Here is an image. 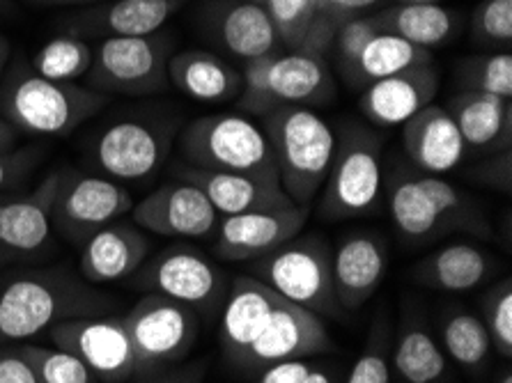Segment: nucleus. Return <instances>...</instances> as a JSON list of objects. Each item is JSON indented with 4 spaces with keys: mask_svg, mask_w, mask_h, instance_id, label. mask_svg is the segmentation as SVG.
<instances>
[{
    "mask_svg": "<svg viewBox=\"0 0 512 383\" xmlns=\"http://www.w3.org/2000/svg\"><path fill=\"white\" fill-rule=\"evenodd\" d=\"M219 338L230 363L246 372L333 349L320 315L283 299L248 273L228 287Z\"/></svg>",
    "mask_w": 512,
    "mask_h": 383,
    "instance_id": "f257e3e1",
    "label": "nucleus"
},
{
    "mask_svg": "<svg viewBox=\"0 0 512 383\" xmlns=\"http://www.w3.org/2000/svg\"><path fill=\"white\" fill-rule=\"evenodd\" d=\"M115 299L69 269H28L0 287V345L30 340L67 319L106 315Z\"/></svg>",
    "mask_w": 512,
    "mask_h": 383,
    "instance_id": "f03ea898",
    "label": "nucleus"
},
{
    "mask_svg": "<svg viewBox=\"0 0 512 383\" xmlns=\"http://www.w3.org/2000/svg\"><path fill=\"white\" fill-rule=\"evenodd\" d=\"M108 97L85 85L51 81L26 58L7 65L0 81V115L21 134L62 138L95 117Z\"/></svg>",
    "mask_w": 512,
    "mask_h": 383,
    "instance_id": "7ed1b4c3",
    "label": "nucleus"
},
{
    "mask_svg": "<svg viewBox=\"0 0 512 383\" xmlns=\"http://www.w3.org/2000/svg\"><path fill=\"white\" fill-rule=\"evenodd\" d=\"M265 120L278 182L294 205L310 207L320 195L336 154V129L313 108H276Z\"/></svg>",
    "mask_w": 512,
    "mask_h": 383,
    "instance_id": "20e7f679",
    "label": "nucleus"
},
{
    "mask_svg": "<svg viewBox=\"0 0 512 383\" xmlns=\"http://www.w3.org/2000/svg\"><path fill=\"white\" fill-rule=\"evenodd\" d=\"M239 108L265 117L285 106H324L336 97V83L324 56L304 51H281L246 62L242 69Z\"/></svg>",
    "mask_w": 512,
    "mask_h": 383,
    "instance_id": "39448f33",
    "label": "nucleus"
},
{
    "mask_svg": "<svg viewBox=\"0 0 512 383\" xmlns=\"http://www.w3.org/2000/svg\"><path fill=\"white\" fill-rule=\"evenodd\" d=\"M182 163L258 177H278L265 129L242 113L203 115L177 138Z\"/></svg>",
    "mask_w": 512,
    "mask_h": 383,
    "instance_id": "423d86ee",
    "label": "nucleus"
},
{
    "mask_svg": "<svg viewBox=\"0 0 512 383\" xmlns=\"http://www.w3.org/2000/svg\"><path fill=\"white\" fill-rule=\"evenodd\" d=\"M329 175L324 179L317 211L324 221H347L377 209L384 191L382 138L363 124H343L336 134Z\"/></svg>",
    "mask_w": 512,
    "mask_h": 383,
    "instance_id": "0eeeda50",
    "label": "nucleus"
},
{
    "mask_svg": "<svg viewBox=\"0 0 512 383\" xmlns=\"http://www.w3.org/2000/svg\"><path fill=\"white\" fill-rule=\"evenodd\" d=\"M248 276L258 278L278 296L320 317H340L331 278V248L322 237L306 234L285 241L251 262Z\"/></svg>",
    "mask_w": 512,
    "mask_h": 383,
    "instance_id": "6e6552de",
    "label": "nucleus"
},
{
    "mask_svg": "<svg viewBox=\"0 0 512 383\" xmlns=\"http://www.w3.org/2000/svg\"><path fill=\"white\" fill-rule=\"evenodd\" d=\"M175 136L173 117H118L88 140V161L104 177L120 184L145 182L164 168Z\"/></svg>",
    "mask_w": 512,
    "mask_h": 383,
    "instance_id": "1a4fd4ad",
    "label": "nucleus"
},
{
    "mask_svg": "<svg viewBox=\"0 0 512 383\" xmlns=\"http://www.w3.org/2000/svg\"><path fill=\"white\" fill-rule=\"evenodd\" d=\"M173 39L166 33L111 37L95 46V60L85 74V88L102 95L145 97L168 88Z\"/></svg>",
    "mask_w": 512,
    "mask_h": 383,
    "instance_id": "9d476101",
    "label": "nucleus"
},
{
    "mask_svg": "<svg viewBox=\"0 0 512 383\" xmlns=\"http://www.w3.org/2000/svg\"><path fill=\"white\" fill-rule=\"evenodd\" d=\"M136 351V374H150L189 354L198 338V312L164 294L147 292L122 317Z\"/></svg>",
    "mask_w": 512,
    "mask_h": 383,
    "instance_id": "9b49d317",
    "label": "nucleus"
},
{
    "mask_svg": "<svg viewBox=\"0 0 512 383\" xmlns=\"http://www.w3.org/2000/svg\"><path fill=\"white\" fill-rule=\"evenodd\" d=\"M134 205V195L115 179L62 168L53 198V230L69 244H83L104 225L120 221Z\"/></svg>",
    "mask_w": 512,
    "mask_h": 383,
    "instance_id": "f8f14e48",
    "label": "nucleus"
},
{
    "mask_svg": "<svg viewBox=\"0 0 512 383\" xmlns=\"http://www.w3.org/2000/svg\"><path fill=\"white\" fill-rule=\"evenodd\" d=\"M131 285L145 292L164 294L193 310L214 312L226 301L228 285L223 271L200 250L175 244L147 257L145 264L129 278Z\"/></svg>",
    "mask_w": 512,
    "mask_h": 383,
    "instance_id": "ddd939ff",
    "label": "nucleus"
},
{
    "mask_svg": "<svg viewBox=\"0 0 512 383\" xmlns=\"http://www.w3.org/2000/svg\"><path fill=\"white\" fill-rule=\"evenodd\" d=\"M49 338L79 358L97 381L122 383L136 374V351L122 317L67 319L49 328Z\"/></svg>",
    "mask_w": 512,
    "mask_h": 383,
    "instance_id": "4468645a",
    "label": "nucleus"
},
{
    "mask_svg": "<svg viewBox=\"0 0 512 383\" xmlns=\"http://www.w3.org/2000/svg\"><path fill=\"white\" fill-rule=\"evenodd\" d=\"M131 221L141 230L161 237L205 239L216 232L221 216L198 186L173 179L134 205Z\"/></svg>",
    "mask_w": 512,
    "mask_h": 383,
    "instance_id": "2eb2a0df",
    "label": "nucleus"
},
{
    "mask_svg": "<svg viewBox=\"0 0 512 383\" xmlns=\"http://www.w3.org/2000/svg\"><path fill=\"white\" fill-rule=\"evenodd\" d=\"M58 177L60 170H53L28 195L0 198V262L35 260L49 253Z\"/></svg>",
    "mask_w": 512,
    "mask_h": 383,
    "instance_id": "dca6fc26",
    "label": "nucleus"
},
{
    "mask_svg": "<svg viewBox=\"0 0 512 383\" xmlns=\"http://www.w3.org/2000/svg\"><path fill=\"white\" fill-rule=\"evenodd\" d=\"M310 207H285L226 216L216 225L214 250L226 262H253L301 234Z\"/></svg>",
    "mask_w": 512,
    "mask_h": 383,
    "instance_id": "f3484780",
    "label": "nucleus"
},
{
    "mask_svg": "<svg viewBox=\"0 0 512 383\" xmlns=\"http://www.w3.org/2000/svg\"><path fill=\"white\" fill-rule=\"evenodd\" d=\"M389 269V248L377 232H349L331 250V278L338 306L352 312L366 306Z\"/></svg>",
    "mask_w": 512,
    "mask_h": 383,
    "instance_id": "a211bd4d",
    "label": "nucleus"
},
{
    "mask_svg": "<svg viewBox=\"0 0 512 383\" xmlns=\"http://www.w3.org/2000/svg\"><path fill=\"white\" fill-rule=\"evenodd\" d=\"M173 177L198 186L207 195L221 218L248 214V211L285 209L294 202L287 198L278 177H258L226 170L196 168L189 163H175Z\"/></svg>",
    "mask_w": 512,
    "mask_h": 383,
    "instance_id": "6ab92c4d",
    "label": "nucleus"
},
{
    "mask_svg": "<svg viewBox=\"0 0 512 383\" xmlns=\"http://www.w3.org/2000/svg\"><path fill=\"white\" fill-rule=\"evenodd\" d=\"M186 0H113L95 3L88 10L69 14L62 21L65 33L83 39L143 37L159 33L182 10Z\"/></svg>",
    "mask_w": 512,
    "mask_h": 383,
    "instance_id": "aec40b11",
    "label": "nucleus"
},
{
    "mask_svg": "<svg viewBox=\"0 0 512 383\" xmlns=\"http://www.w3.org/2000/svg\"><path fill=\"white\" fill-rule=\"evenodd\" d=\"M150 250V237L134 221H113L83 241L79 271L90 285L120 283L143 267Z\"/></svg>",
    "mask_w": 512,
    "mask_h": 383,
    "instance_id": "412c9836",
    "label": "nucleus"
},
{
    "mask_svg": "<svg viewBox=\"0 0 512 383\" xmlns=\"http://www.w3.org/2000/svg\"><path fill=\"white\" fill-rule=\"evenodd\" d=\"M402 145L418 173L425 175L451 173L469 154L451 113L437 104L425 106L402 124Z\"/></svg>",
    "mask_w": 512,
    "mask_h": 383,
    "instance_id": "4be33fe9",
    "label": "nucleus"
},
{
    "mask_svg": "<svg viewBox=\"0 0 512 383\" xmlns=\"http://www.w3.org/2000/svg\"><path fill=\"white\" fill-rule=\"evenodd\" d=\"M439 90V76L432 65L414 67L363 88L359 108L377 127H400L430 106Z\"/></svg>",
    "mask_w": 512,
    "mask_h": 383,
    "instance_id": "5701e85b",
    "label": "nucleus"
},
{
    "mask_svg": "<svg viewBox=\"0 0 512 383\" xmlns=\"http://www.w3.org/2000/svg\"><path fill=\"white\" fill-rule=\"evenodd\" d=\"M448 113L460 129L469 150H512V99L462 90L448 101Z\"/></svg>",
    "mask_w": 512,
    "mask_h": 383,
    "instance_id": "b1692460",
    "label": "nucleus"
},
{
    "mask_svg": "<svg viewBox=\"0 0 512 383\" xmlns=\"http://www.w3.org/2000/svg\"><path fill=\"white\" fill-rule=\"evenodd\" d=\"M212 30L223 49L244 62L283 51L281 39L267 10L253 0H232L214 12Z\"/></svg>",
    "mask_w": 512,
    "mask_h": 383,
    "instance_id": "393cba45",
    "label": "nucleus"
},
{
    "mask_svg": "<svg viewBox=\"0 0 512 383\" xmlns=\"http://www.w3.org/2000/svg\"><path fill=\"white\" fill-rule=\"evenodd\" d=\"M168 83L200 104H223L242 92V74L212 51L189 49L168 62Z\"/></svg>",
    "mask_w": 512,
    "mask_h": 383,
    "instance_id": "a878e982",
    "label": "nucleus"
},
{
    "mask_svg": "<svg viewBox=\"0 0 512 383\" xmlns=\"http://www.w3.org/2000/svg\"><path fill=\"white\" fill-rule=\"evenodd\" d=\"M494 269V260L487 250L460 241V244H448L434 250L423 262H418L414 278L437 292L462 294L483 285Z\"/></svg>",
    "mask_w": 512,
    "mask_h": 383,
    "instance_id": "bb28decb",
    "label": "nucleus"
},
{
    "mask_svg": "<svg viewBox=\"0 0 512 383\" xmlns=\"http://www.w3.org/2000/svg\"><path fill=\"white\" fill-rule=\"evenodd\" d=\"M389 214L400 239L411 246L432 244L446 234L444 218L428 193H425L418 173H395L389 182Z\"/></svg>",
    "mask_w": 512,
    "mask_h": 383,
    "instance_id": "cd10ccee",
    "label": "nucleus"
},
{
    "mask_svg": "<svg viewBox=\"0 0 512 383\" xmlns=\"http://www.w3.org/2000/svg\"><path fill=\"white\" fill-rule=\"evenodd\" d=\"M391 367L405 383H441L448 358L423 319L407 315L391 345Z\"/></svg>",
    "mask_w": 512,
    "mask_h": 383,
    "instance_id": "c85d7f7f",
    "label": "nucleus"
},
{
    "mask_svg": "<svg viewBox=\"0 0 512 383\" xmlns=\"http://www.w3.org/2000/svg\"><path fill=\"white\" fill-rule=\"evenodd\" d=\"M432 65L430 51L418 49L407 39L391 33H379L363 44L356 58L349 65L340 67L349 85L366 88V85L382 81V78L395 76L414 67Z\"/></svg>",
    "mask_w": 512,
    "mask_h": 383,
    "instance_id": "c756f323",
    "label": "nucleus"
},
{
    "mask_svg": "<svg viewBox=\"0 0 512 383\" xmlns=\"http://www.w3.org/2000/svg\"><path fill=\"white\" fill-rule=\"evenodd\" d=\"M375 19L382 33L398 35L407 39L418 49H437L451 42L460 30V14L453 7L430 3V5H393L375 12Z\"/></svg>",
    "mask_w": 512,
    "mask_h": 383,
    "instance_id": "7c9ffc66",
    "label": "nucleus"
},
{
    "mask_svg": "<svg viewBox=\"0 0 512 383\" xmlns=\"http://www.w3.org/2000/svg\"><path fill=\"white\" fill-rule=\"evenodd\" d=\"M439 342L446 358L462 370L483 372L492 358V340L483 319L473 312L453 308L439 319Z\"/></svg>",
    "mask_w": 512,
    "mask_h": 383,
    "instance_id": "2f4dec72",
    "label": "nucleus"
},
{
    "mask_svg": "<svg viewBox=\"0 0 512 383\" xmlns=\"http://www.w3.org/2000/svg\"><path fill=\"white\" fill-rule=\"evenodd\" d=\"M92 60H95V46L88 39L60 33L40 46V51L30 60V67L51 81L76 83L90 72Z\"/></svg>",
    "mask_w": 512,
    "mask_h": 383,
    "instance_id": "473e14b6",
    "label": "nucleus"
},
{
    "mask_svg": "<svg viewBox=\"0 0 512 383\" xmlns=\"http://www.w3.org/2000/svg\"><path fill=\"white\" fill-rule=\"evenodd\" d=\"M462 90L512 99V53L496 51L460 62Z\"/></svg>",
    "mask_w": 512,
    "mask_h": 383,
    "instance_id": "72a5a7b5",
    "label": "nucleus"
},
{
    "mask_svg": "<svg viewBox=\"0 0 512 383\" xmlns=\"http://www.w3.org/2000/svg\"><path fill=\"white\" fill-rule=\"evenodd\" d=\"M21 354L33 365L37 383H97V377L79 358L60 347L19 345Z\"/></svg>",
    "mask_w": 512,
    "mask_h": 383,
    "instance_id": "f704fd0d",
    "label": "nucleus"
},
{
    "mask_svg": "<svg viewBox=\"0 0 512 383\" xmlns=\"http://www.w3.org/2000/svg\"><path fill=\"white\" fill-rule=\"evenodd\" d=\"M271 23H274L283 49L299 51L308 30L315 26L320 10L317 0H262Z\"/></svg>",
    "mask_w": 512,
    "mask_h": 383,
    "instance_id": "c9c22d12",
    "label": "nucleus"
},
{
    "mask_svg": "<svg viewBox=\"0 0 512 383\" xmlns=\"http://www.w3.org/2000/svg\"><path fill=\"white\" fill-rule=\"evenodd\" d=\"M347 383H393L391 335L382 315L375 319V326L368 333L366 347L356 358Z\"/></svg>",
    "mask_w": 512,
    "mask_h": 383,
    "instance_id": "e433bc0d",
    "label": "nucleus"
},
{
    "mask_svg": "<svg viewBox=\"0 0 512 383\" xmlns=\"http://www.w3.org/2000/svg\"><path fill=\"white\" fill-rule=\"evenodd\" d=\"M483 324L490 333L492 349L503 358L512 356V285L503 278L483 296Z\"/></svg>",
    "mask_w": 512,
    "mask_h": 383,
    "instance_id": "4c0bfd02",
    "label": "nucleus"
},
{
    "mask_svg": "<svg viewBox=\"0 0 512 383\" xmlns=\"http://www.w3.org/2000/svg\"><path fill=\"white\" fill-rule=\"evenodd\" d=\"M473 39L487 46L512 44V0H483L471 17Z\"/></svg>",
    "mask_w": 512,
    "mask_h": 383,
    "instance_id": "58836bf2",
    "label": "nucleus"
},
{
    "mask_svg": "<svg viewBox=\"0 0 512 383\" xmlns=\"http://www.w3.org/2000/svg\"><path fill=\"white\" fill-rule=\"evenodd\" d=\"M379 30L382 28H379L375 14H366V17H359V19L343 23V26L338 28L336 39H333V46H336V51H338L340 67L349 65V62L356 58V53L363 49V44H366L368 39L375 37Z\"/></svg>",
    "mask_w": 512,
    "mask_h": 383,
    "instance_id": "ea45409f",
    "label": "nucleus"
},
{
    "mask_svg": "<svg viewBox=\"0 0 512 383\" xmlns=\"http://www.w3.org/2000/svg\"><path fill=\"white\" fill-rule=\"evenodd\" d=\"M40 161H42L40 147H21V150L17 147L14 152L0 156V191L12 189L14 184H19L21 179H26Z\"/></svg>",
    "mask_w": 512,
    "mask_h": 383,
    "instance_id": "a19ab883",
    "label": "nucleus"
},
{
    "mask_svg": "<svg viewBox=\"0 0 512 383\" xmlns=\"http://www.w3.org/2000/svg\"><path fill=\"white\" fill-rule=\"evenodd\" d=\"M379 3L382 0H317V10H320L322 19L340 28L347 21L366 17Z\"/></svg>",
    "mask_w": 512,
    "mask_h": 383,
    "instance_id": "79ce46f5",
    "label": "nucleus"
},
{
    "mask_svg": "<svg viewBox=\"0 0 512 383\" xmlns=\"http://www.w3.org/2000/svg\"><path fill=\"white\" fill-rule=\"evenodd\" d=\"M476 177L501 193H512V150L496 152L490 161L476 168Z\"/></svg>",
    "mask_w": 512,
    "mask_h": 383,
    "instance_id": "37998d69",
    "label": "nucleus"
},
{
    "mask_svg": "<svg viewBox=\"0 0 512 383\" xmlns=\"http://www.w3.org/2000/svg\"><path fill=\"white\" fill-rule=\"evenodd\" d=\"M0 383H37L33 365L17 347L0 349Z\"/></svg>",
    "mask_w": 512,
    "mask_h": 383,
    "instance_id": "c03bdc74",
    "label": "nucleus"
},
{
    "mask_svg": "<svg viewBox=\"0 0 512 383\" xmlns=\"http://www.w3.org/2000/svg\"><path fill=\"white\" fill-rule=\"evenodd\" d=\"M315 363L306 361V358H297V361H285L267 367L260 372V377L255 383H304L308 374L313 372Z\"/></svg>",
    "mask_w": 512,
    "mask_h": 383,
    "instance_id": "a18cd8bd",
    "label": "nucleus"
},
{
    "mask_svg": "<svg viewBox=\"0 0 512 383\" xmlns=\"http://www.w3.org/2000/svg\"><path fill=\"white\" fill-rule=\"evenodd\" d=\"M17 143H19V131L14 129L3 115H0V156L17 150Z\"/></svg>",
    "mask_w": 512,
    "mask_h": 383,
    "instance_id": "49530a36",
    "label": "nucleus"
},
{
    "mask_svg": "<svg viewBox=\"0 0 512 383\" xmlns=\"http://www.w3.org/2000/svg\"><path fill=\"white\" fill-rule=\"evenodd\" d=\"M35 7H74V5H95L99 0H28Z\"/></svg>",
    "mask_w": 512,
    "mask_h": 383,
    "instance_id": "de8ad7c7",
    "label": "nucleus"
},
{
    "mask_svg": "<svg viewBox=\"0 0 512 383\" xmlns=\"http://www.w3.org/2000/svg\"><path fill=\"white\" fill-rule=\"evenodd\" d=\"M10 39H7L3 33H0V81L7 72V65H10Z\"/></svg>",
    "mask_w": 512,
    "mask_h": 383,
    "instance_id": "09e8293b",
    "label": "nucleus"
},
{
    "mask_svg": "<svg viewBox=\"0 0 512 383\" xmlns=\"http://www.w3.org/2000/svg\"><path fill=\"white\" fill-rule=\"evenodd\" d=\"M14 10H17V7H14V0H0V14H7V17H12Z\"/></svg>",
    "mask_w": 512,
    "mask_h": 383,
    "instance_id": "8fccbe9b",
    "label": "nucleus"
},
{
    "mask_svg": "<svg viewBox=\"0 0 512 383\" xmlns=\"http://www.w3.org/2000/svg\"><path fill=\"white\" fill-rule=\"evenodd\" d=\"M150 383H196V379H189V377H170V379H157V381H150Z\"/></svg>",
    "mask_w": 512,
    "mask_h": 383,
    "instance_id": "3c124183",
    "label": "nucleus"
},
{
    "mask_svg": "<svg viewBox=\"0 0 512 383\" xmlns=\"http://www.w3.org/2000/svg\"><path fill=\"white\" fill-rule=\"evenodd\" d=\"M400 5H430V3H439V0H398Z\"/></svg>",
    "mask_w": 512,
    "mask_h": 383,
    "instance_id": "603ef678",
    "label": "nucleus"
},
{
    "mask_svg": "<svg viewBox=\"0 0 512 383\" xmlns=\"http://www.w3.org/2000/svg\"><path fill=\"white\" fill-rule=\"evenodd\" d=\"M494 383H512V374H510V370L508 372H503L499 379H496Z\"/></svg>",
    "mask_w": 512,
    "mask_h": 383,
    "instance_id": "864d4df0",
    "label": "nucleus"
}]
</instances>
